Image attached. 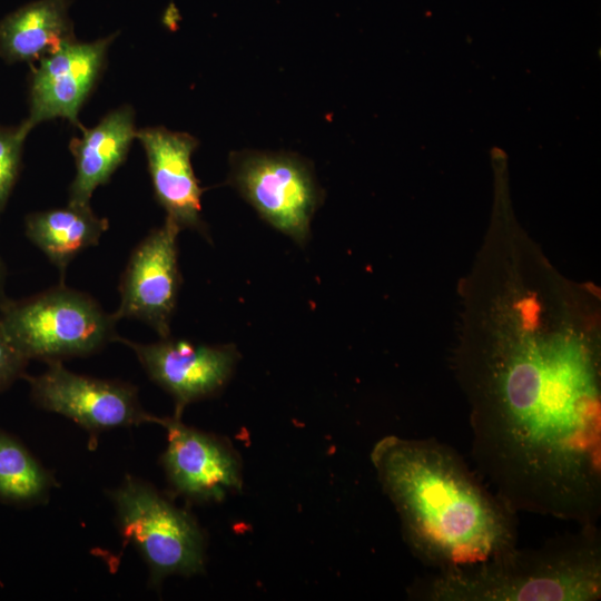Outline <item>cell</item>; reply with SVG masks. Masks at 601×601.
<instances>
[{"label": "cell", "instance_id": "e0dca14e", "mask_svg": "<svg viewBox=\"0 0 601 601\" xmlns=\"http://www.w3.org/2000/svg\"><path fill=\"white\" fill-rule=\"evenodd\" d=\"M30 130L22 121L17 127L0 128V213L14 187L21 162L23 142Z\"/></svg>", "mask_w": 601, "mask_h": 601}, {"label": "cell", "instance_id": "30bf717a", "mask_svg": "<svg viewBox=\"0 0 601 601\" xmlns=\"http://www.w3.org/2000/svg\"><path fill=\"white\" fill-rule=\"evenodd\" d=\"M155 423L167 432L161 464L177 494L194 502H211L240 489V462L227 442L175 416H157Z\"/></svg>", "mask_w": 601, "mask_h": 601}, {"label": "cell", "instance_id": "7c38bea8", "mask_svg": "<svg viewBox=\"0 0 601 601\" xmlns=\"http://www.w3.org/2000/svg\"><path fill=\"white\" fill-rule=\"evenodd\" d=\"M136 138L146 152L155 197L165 209L166 218L180 230L190 229L208 237L201 217L204 189L191 165L198 140L187 132L165 127L142 128L137 130Z\"/></svg>", "mask_w": 601, "mask_h": 601}, {"label": "cell", "instance_id": "277c9868", "mask_svg": "<svg viewBox=\"0 0 601 601\" xmlns=\"http://www.w3.org/2000/svg\"><path fill=\"white\" fill-rule=\"evenodd\" d=\"M117 322L89 295L63 283L0 306V327L29 361L93 354L116 341Z\"/></svg>", "mask_w": 601, "mask_h": 601}, {"label": "cell", "instance_id": "4fadbf2b", "mask_svg": "<svg viewBox=\"0 0 601 601\" xmlns=\"http://www.w3.org/2000/svg\"><path fill=\"white\" fill-rule=\"evenodd\" d=\"M135 112L130 106L108 112L98 125L83 129L70 142L76 175L69 189L68 204L90 205L98 186L106 184L125 160L136 138Z\"/></svg>", "mask_w": 601, "mask_h": 601}, {"label": "cell", "instance_id": "9a60e30c", "mask_svg": "<svg viewBox=\"0 0 601 601\" xmlns=\"http://www.w3.org/2000/svg\"><path fill=\"white\" fill-rule=\"evenodd\" d=\"M108 220L98 217L90 205L37 211L26 218V235L60 272L63 283L70 262L88 247L98 245Z\"/></svg>", "mask_w": 601, "mask_h": 601}, {"label": "cell", "instance_id": "6da1fadb", "mask_svg": "<svg viewBox=\"0 0 601 601\" xmlns=\"http://www.w3.org/2000/svg\"><path fill=\"white\" fill-rule=\"evenodd\" d=\"M476 466L513 511L601 514V328L522 309L457 344Z\"/></svg>", "mask_w": 601, "mask_h": 601}, {"label": "cell", "instance_id": "ac0fdd59", "mask_svg": "<svg viewBox=\"0 0 601 601\" xmlns=\"http://www.w3.org/2000/svg\"><path fill=\"white\" fill-rule=\"evenodd\" d=\"M29 359L14 346L0 327V392L24 377Z\"/></svg>", "mask_w": 601, "mask_h": 601}, {"label": "cell", "instance_id": "2e32d148", "mask_svg": "<svg viewBox=\"0 0 601 601\" xmlns=\"http://www.w3.org/2000/svg\"><path fill=\"white\" fill-rule=\"evenodd\" d=\"M56 480L14 436L0 428V502L28 508L45 503Z\"/></svg>", "mask_w": 601, "mask_h": 601}, {"label": "cell", "instance_id": "8fae6325", "mask_svg": "<svg viewBox=\"0 0 601 601\" xmlns=\"http://www.w3.org/2000/svg\"><path fill=\"white\" fill-rule=\"evenodd\" d=\"M116 35L91 42L73 39L40 59L31 76L29 116L23 120L30 131L55 118L79 124L80 108L102 70Z\"/></svg>", "mask_w": 601, "mask_h": 601}, {"label": "cell", "instance_id": "3957f363", "mask_svg": "<svg viewBox=\"0 0 601 601\" xmlns=\"http://www.w3.org/2000/svg\"><path fill=\"white\" fill-rule=\"evenodd\" d=\"M410 595L425 601H594L601 597V543L597 525L514 549L485 561L434 570Z\"/></svg>", "mask_w": 601, "mask_h": 601}, {"label": "cell", "instance_id": "5b68a950", "mask_svg": "<svg viewBox=\"0 0 601 601\" xmlns=\"http://www.w3.org/2000/svg\"><path fill=\"white\" fill-rule=\"evenodd\" d=\"M117 526L126 542L141 555L155 587L169 575L190 577L205 568L203 530L150 483L126 476L109 492Z\"/></svg>", "mask_w": 601, "mask_h": 601}, {"label": "cell", "instance_id": "9c48e42d", "mask_svg": "<svg viewBox=\"0 0 601 601\" xmlns=\"http://www.w3.org/2000/svg\"><path fill=\"white\" fill-rule=\"evenodd\" d=\"M115 342L128 346L148 377L171 395L176 418H181L188 404L218 393L239 358L234 345L194 344L170 336L148 344L120 336Z\"/></svg>", "mask_w": 601, "mask_h": 601}, {"label": "cell", "instance_id": "52a82bcc", "mask_svg": "<svg viewBox=\"0 0 601 601\" xmlns=\"http://www.w3.org/2000/svg\"><path fill=\"white\" fill-rule=\"evenodd\" d=\"M24 377L38 407L72 420L92 439L112 428L155 423L157 417L144 410L132 384L77 374L62 362Z\"/></svg>", "mask_w": 601, "mask_h": 601}, {"label": "cell", "instance_id": "d6986e66", "mask_svg": "<svg viewBox=\"0 0 601 601\" xmlns=\"http://www.w3.org/2000/svg\"><path fill=\"white\" fill-rule=\"evenodd\" d=\"M4 285H6V268L0 259V306L7 300L4 296Z\"/></svg>", "mask_w": 601, "mask_h": 601}, {"label": "cell", "instance_id": "5bb4252c", "mask_svg": "<svg viewBox=\"0 0 601 601\" xmlns=\"http://www.w3.org/2000/svg\"><path fill=\"white\" fill-rule=\"evenodd\" d=\"M70 0H36L0 21V57L8 62L31 61L75 39Z\"/></svg>", "mask_w": 601, "mask_h": 601}, {"label": "cell", "instance_id": "ba28073f", "mask_svg": "<svg viewBox=\"0 0 601 601\" xmlns=\"http://www.w3.org/2000/svg\"><path fill=\"white\" fill-rule=\"evenodd\" d=\"M180 228L169 219L152 229L134 249L119 284L117 321L135 318L160 338L170 336L181 276L177 237Z\"/></svg>", "mask_w": 601, "mask_h": 601}, {"label": "cell", "instance_id": "7a4b0ae2", "mask_svg": "<svg viewBox=\"0 0 601 601\" xmlns=\"http://www.w3.org/2000/svg\"><path fill=\"white\" fill-rule=\"evenodd\" d=\"M371 461L406 544L425 565L465 566L516 546V512L452 447L388 435L375 443Z\"/></svg>", "mask_w": 601, "mask_h": 601}, {"label": "cell", "instance_id": "8992f818", "mask_svg": "<svg viewBox=\"0 0 601 601\" xmlns=\"http://www.w3.org/2000/svg\"><path fill=\"white\" fill-rule=\"evenodd\" d=\"M229 160L227 183L264 221L305 244L324 195L309 162L293 152L259 150L236 151Z\"/></svg>", "mask_w": 601, "mask_h": 601}]
</instances>
